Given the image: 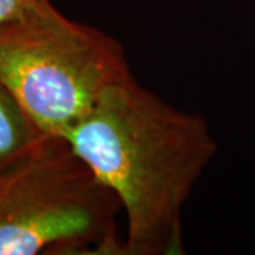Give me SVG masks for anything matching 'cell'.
Instances as JSON below:
<instances>
[{
	"label": "cell",
	"instance_id": "obj_1",
	"mask_svg": "<svg viewBox=\"0 0 255 255\" xmlns=\"http://www.w3.org/2000/svg\"><path fill=\"white\" fill-rule=\"evenodd\" d=\"M117 197L125 255H183V209L217 142L199 114L177 110L132 75L112 85L64 136Z\"/></svg>",
	"mask_w": 255,
	"mask_h": 255
},
{
	"label": "cell",
	"instance_id": "obj_5",
	"mask_svg": "<svg viewBox=\"0 0 255 255\" xmlns=\"http://www.w3.org/2000/svg\"><path fill=\"white\" fill-rule=\"evenodd\" d=\"M50 4H53L51 0H0V24L26 17Z\"/></svg>",
	"mask_w": 255,
	"mask_h": 255
},
{
	"label": "cell",
	"instance_id": "obj_4",
	"mask_svg": "<svg viewBox=\"0 0 255 255\" xmlns=\"http://www.w3.org/2000/svg\"><path fill=\"white\" fill-rule=\"evenodd\" d=\"M41 136L14 97L0 82V172L28 153Z\"/></svg>",
	"mask_w": 255,
	"mask_h": 255
},
{
	"label": "cell",
	"instance_id": "obj_2",
	"mask_svg": "<svg viewBox=\"0 0 255 255\" xmlns=\"http://www.w3.org/2000/svg\"><path fill=\"white\" fill-rule=\"evenodd\" d=\"M132 75L125 48L54 4L0 24V82L43 136L63 137Z\"/></svg>",
	"mask_w": 255,
	"mask_h": 255
},
{
	"label": "cell",
	"instance_id": "obj_3",
	"mask_svg": "<svg viewBox=\"0 0 255 255\" xmlns=\"http://www.w3.org/2000/svg\"><path fill=\"white\" fill-rule=\"evenodd\" d=\"M121 206L63 137L0 172V255H125Z\"/></svg>",
	"mask_w": 255,
	"mask_h": 255
}]
</instances>
